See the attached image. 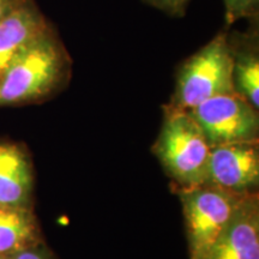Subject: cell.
<instances>
[{"mask_svg": "<svg viewBox=\"0 0 259 259\" xmlns=\"http://www.w3.org/2000/svg\"><path fill=\"white\" fill-rule=\"evenodd\" d=\"M71 74L72 60L53 27L0 74V107L44 101L63 90Z\"/></svg>", "mask_w": 259, "mask_h": 259, "instance_id": "6da1fadb", "label": "cell"}, {"mask_svg": "<svg viewBox=\"0 0 259 259\" xmlns=\"http://www.w3.org/2000/svg\"><path fill=\"white\" fill-rule=\"evenodd\" d=\"M154 151L178 189L206 184L210 158L209 142L185 109L168 103Z\"/></svg>", "mask_w": 259, "mask_h": 259, "instance_id": "7a4b0ae2", "label": "cell"}, {"mask_svg": "<svg viewBox=\"0 0 259 259\" xmlns=\"http://www.w3.org/2000/svg\"><path fill=\"white\" fill-rule=\"evenodd\" d=\"M232 93H236L233 58L228 31L222 30L181 65L169 105L190 111L211 97Z\"/></svg>", "mask_w": 259, "mask_h": 259, "instance_id": "3957f363", "label": "cell"}, {"mask_svg": "<svg viewBox=\"0 0 259 259\" xmlns=\"http://www.w3.org/2000/svg\"><path fill=\"white\" fill-rule=\"evenodd\" d=\"M178 194L183 204L190 259H203L251 193H235L204 184L181 187Z\"/></svg>", "mask_w": 259, "mask_h": 259, "instance_id": "277c9868", "label": "cell"}, {"mask_svg": "<svg viewBox=\"0 0 259 259\" xmlns=\"http://www.w3.org/2000/svg\"><path fill=\"white\" fill-rule=\"evenodd\" d=\"M189 112L211 148L258 141V109L238 93L211 97Z\"/></svg>", "mask_w": 259, "mask_h": 259, "instance_id": "5b68a950", "label": "cell"}, {"mask_svg": "<svg viewBox=\"0 0 259 259\" xmlns=\"http://www.w3.org/2000/svg\"><path fill=\"white\" fill-rule=\"evenodd\" d=\"M258 141L212 147L206 184L235 193L257 192L259 184Z\"/></svg>", "mask_w": 259, "mask_h": 259, "instance_id": "8992f818", "label": "cell"}, {"mask_svg": "<svg viewBox=\"0 0 259 259\" xmlns=\"http://www.w3.org/2000/svg\"><path fill=\"white\" fill-rule=\"evenodd\" d=\"M203 259H259V203L251 193Z\"/></svg>", "mask_w": 259, "mask_h": 259, "instance_id": "52a82bcc", "label": "cell"}, {"mask_svg": "<svg viewBox=\"0 0 259 259\" xmlns=\"http://www.w3.org/2000/svg\"><path fill=\"white\" fill-rule=\"evenodd\" d=\"M53 27L35 0H25L0 19V74L22 51Z\"/></svg>", "mask_w": 259, "mask_h": 259, "instance_id": "ba28073f", "label": "cell"}, {"mask_svg": "<svg viewBox=\"0 0 259 259\" xmlns=\"http://www.w3.org/2000/svg\"><path fill=\"white\" fill-rule=\"evenodd\" d=\"M34 176L30 158L15 143H0V206L31 208Z\"/></svg>", "mask_w": 259, "mask_h": 259, "instance_id": "9c48e42d", "label": "cell"}, {"mask_svg": "<svg viewBox=\"0 0 259 259\" xmlns=\"http://www.w3.org/2000/svg\"><path fill=\"white\" fill-rule=\"evenodd\" d=\"M246 32L228 34L233 58V82L235 92L259 108V54L258 17L250 19Z\"/></svg>", "mask_w": 259, "mask_h": 259, "instance_id": "30bf717a", "label": "cell"}, {"mask_svg": "<svg viewBox=\"0 0 259 259\" xmlns=\"http://www.w3.org/2000/svg\"><path fill=\"white\" fill-rule=\"evenodd\" d=\"M41 245V232L31 208L0 206V257Z\"/></svg>", "mask_w": 259, "mask_h": 259, "instance_id": "8fae6325", "label": "cell"}, {"mask_svg": "<svg viewBox=\"0 0 259 259\" xmlns=\"http://www.w3.org/2000/svg\"><path fill=\"white\" fill-rule=\"evenodd\" d=\"M227 24L231 25L239 19L258 17L259 0H223Z\"/></svg>", "mask_w": 259, "mask_h": 259, "instance_id": "7c38bea8", "label": "cell"}, {"mask_svg": "<svg viewBox=\"0 0 259 259\" xmlns=\"http://www.w3.org/2000/svg\"><path fill=\"white\" fill-rule=\"evenodd\" d=\"M143 2L173 17H183L186 14L191 0H143Z\"/></svg>", "mask_w": 259, "mask_h": 259, "instance_id": "4fadbf2b", "label": "cell"}, {"mask_svg": "<svg viewBox=\"0 0 259 259\" xmlns=\"http://www.w3.org/2000/svg\"><path fill=\"white\" fill-rule=\"evenodd\" d=\"M6 259H52L51 255L45 252L40 247V245L36 246V247L28 248V250L21 251L18 253H15L10 255Z\"/></svg>", "mask_w": 259, "mask_h": 259, "instance_id": "5bb4252c", "label": "cell"}, {"mask_svg": "<svg viewBox=\"0 0 259 259\" xmlns=\"http://www.w3.org/2000/svg\"><path fill=\"white\" fill-rule=\"evenodd\" d=\"M25 0H0V19L8 16L16 8L23 4Z\"/></svg>", "mask_w": 259, "mask_h": 259, "instance_id": "9a60e30c", "label": "cell"}, {"mask_svg": "<svg viewBox=\"0 0 259 259\" xmlns=\"http://www.w3.org/2000/svg\"><path fill=\"white\" fill-rule=\"evenodd\" d=\"M0 259H6V258H4V257H0Z\"/></svg>", "mask_w": 259, "mask_h": 259, "instance_id": "2e32d148", "label": "cell"}]
</instances>
